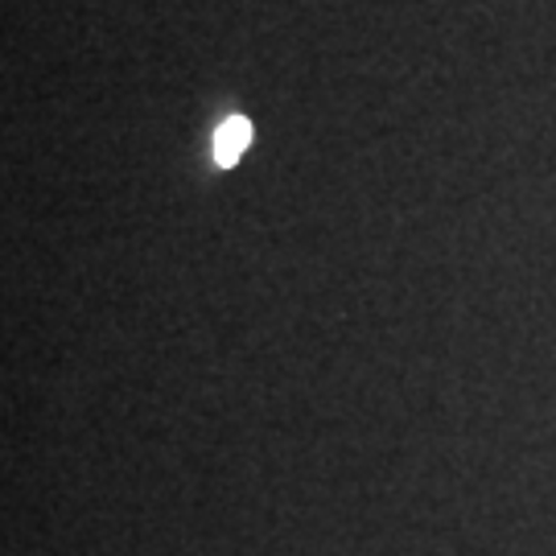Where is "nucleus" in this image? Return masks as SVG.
Listing matches in <instances>:
<instances>
[{"instance_id": "1", "label": "nucleus", "mask_w": 556, "mask_h": 556, "mask_svg": "<svg viewBox=\"0 0 556 556\" xmlns=\"http://www.w3.org/2000/svg\"><path fill=\"white\" fill-rule=\"evenodd\" d=\"M248 144H252V124L243 116H231L219 132H215V161H219V165H236V161L248 153Z\"/></svg>"}]
</instances>
